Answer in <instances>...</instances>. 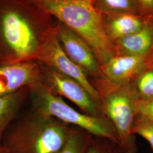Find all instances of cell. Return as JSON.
Segmentation results:
<instances>
[{"label": "cell", "mask_w": 153, "mask_h": 153, "mask_svg": "<svg viewBox=\"0 0 153 153\" xmlns=\"http://www.w3.org/2000/svg\"><path fill=\"white\" fill-rule=\"evenodd\" d=\"M138 115L153 122V98L138 99L137 103Z\"/></svg>", "instance_id": "d6986e66"}, {"label": "cell", "mask_w": 153, "mask_h": 153, "mask_svg": "<svg viewBox=\"0 0 153 153\" xmlns=\"http://www.w3.org/2000/svg\"><path fill=\"white\" fill-rule=\"evenodd\" d=\"M35 112L76 126L95 137L110 140L119 146L117 133L107 118L81 113L67 104L43 82L30 88Z\"/></svg>", "instance_id": "5b68a950"}, {"label": "cell", "mask_w": 153, "mask_h": 153, "mask_svg": "<svg viewBox=\"0 0 153 153\" xmlns=\"http://www.w3.org/2000/svg\"><path fill=\"white\" fill-rule=\"evenodd\" d=\"M36 61L81 83L100 105L98 92L90 81L88 74L71 60L62 49L57 36L56 23L42 44Z\"/></svg>", "instance_id": "8992f818"}, {"label": "cell", "mask_w": 153, "mask_h": 153, "mask_svg": "<svg viewBox=\"0 0 153 153\" xmlns=\"http://www.w3.org/2000/svg\"><path fill=\"white\" fill-rule=\"evenodd\" d=\"M153 68V54L115 55L100 66L102 76L116 83H131L142 72Z\"/></svg>", "instance_id": "30bf717a"}, {"label": "cell", "mask_w": 153, "mask_h": 153, "mask_svg": "<svg viewBox=\"0 0 153 153\" xmlns=\"http://www.w3.org/2000/svg\"><path fill=\"white\" fill-rule=\"evenodd\" d=\"M131 83L138 98H153V68L142 72Z\"/></svg>", "instance_id": "9a60e30c"}, {"label": "cell", "mask_w": 153, "mask_h": 153, "mask_svg": "<svg viewBox=\"0 0 153 153\" xmlns=\"http://www.w3.org/2000/svg\"><path fill=\"white\" fill-rule=\"evenodd\" d=\"M40 64L43 82L53 93L68 99L86 114L104 116L100 105L81 83Z\"/></svg>", "instance_id": "52a82bcc"}, {"label": "cell", "mask_w": 153, "mask_h": 153, "mask_svg": "<svg viewBox=\"0 0 153 153\" xmlns=\"http://www.w3.org/2000/svg\"><path fill=\"white\" fill-rule=\"evenodd\" d=\"M90 137L71 129L65 145L57 153H85Z\"/></svg>", "instance_id": "2e32d148"}, {"label": "cell", "mask_w": 153, "mask_h": 153, "mask_svg": "<svg viewBox=\"0 0 153 153\" xmlns=\"http://www.w3.org/2000/svg\"><path fill=\"white\" fill-rule=\"evenodd\" d=\"M91 1L94 7L102 14L132 13L142 16L134 0Z\"/></svg>", "instance_id": "5bb4252c"}, {"label": "cell", "mask_w": 153, "mask_h": 153, "mask_svg": "<svg viewBox=\"0 0 153 153\" xmlns=\"http://www.w3.org/2000/svg\"><path fill=\"white\" fill-rule=\"evenodd\" d=\"M57 36L66 54L94 79L100 76V65L88 43L63 23L55 19Z\"/></svg>", "instance_id": "ba28073f"}, {"label": "cell", "mask_w": 153, "mask_h": 153, "mask_svg": "<svg viewBox=\"0 0 153 153\" xmlns=\"http://www.w3.org/2000/svg\"><path fill=\"white\" fill-rule=\"evenodd\" d=\"M92 83L98 92L103 115L117 133L123 153H136L132 128L138 115L139 98L131 83H116L100 76L94 79Z\"/></svg>", "instance_id": "3957f363"}, {"label": "cell", "mask_w": 153, "mask_h": 153, "mask_svg": "<svg viewBox=\"0 0 153 153\" xmlns=\"http://www.w3.org/2000/svg\"><path fill=\"white\" fill-rule=\"evenodd\" d=\"M55 19L33 0H0V66L36 60Z\"/></svg>", "instance_id": "6da1fadb"}, {"label": "cell", "mask_w": 153, "mask_h": 153, "mask_svg": "<svg viewBox=\"0 0 153 153\" xmlns=\"http://www.w3.org/2000/svg\"><path fill=\"white\" fill-rule=\"evenodd\" d=\"M70 131L60 121L34 112L4 137L2 146L6 153H57Z\"/></svg>", "instance_id": "277c9868"}, {"label": "cell", "mask_w": 153, "mask_h": 153, "mask_svg": "<svg viewBox=\"0 0 153 153\" xmlns=\"http://www.w3.org/2000/svg\"><path fill=\"white\" fill-rule=\"evenodd\" d=\"M143 16H153V0H134Z\"/></svg>", "instance_id": "ffe728a7"}, {"label": "cell", "mask_w": 153, "mask_h": 153, "mask_svg": "<svg viewBox=\"0 0 153 153\" xmlns=\"http://www.w3.org/2000/svg\"><path fill=\"white\" fill-rule=\"evenodd\" d=\"M132 133L137 134L148 141L153 149V122L137 115L132 128Z\"/></svg>", "instance_id": "ac0fdd59"}, {"label": "cell", "mask_w": 153, "mask_h": 153, "mask_svg": "<svg viewBox=\"0 0 153 153\" xmlns=\"http://www.w3.org/2000/svg\"><path fill=\"white\" fill-rule=\"evenodd\" d=\"M113 44L115 55H150L153 50V16L148 18L139 31L116 40Z\"/></svg>", "instance_id": "8fae6325"}, {"label": "cell", "mask_w": 153, "mask_h": 153, "mask_svg": "<svg viewBox=\"0 0 153 153\" xmlns=\"http://www.w3.org/2000/svg\"></svg>", "instance_id": "7402d4cb"}, {"label": "cell", "mask_w": 153, "mask_h": 153, "mask_svg": "<svg viewBox=\"0 0 153 153\" xmlns=\"http://www.w3.org/2000/svg\"><path fill=\"white\" fill-rule=\"evenodd\" d=\"M101 14L104 31L112 43L118 39L139 31L150 17L132 13Z\"/></svg>", "instance_id": "7c38bea8"}, {"label": "cell", "mask_w": 153, "mask_h": 153, "mask_svg": "<svg viewBox=\"0 0 153 153\" xmlns=\"http://www.w3.org/2000/svg\"><path fill=\"white\" fill-rule=\"evenodd\" d=\"M30 94V88H24L9 94L0 95V148L7 126Z\"/></svg>", "instance_id": "4fadbf2b"}, {"label": "cell", "mask_w": 153, "mask_h": 153, "mask_svg": "<svg viewBox=\"0 0 153 153\" xmlns=\"http://www.w3.org/2000/svg\"><path fill=\"white\" fill-rule=\"evenodd\" d=\"M43 81L42 65L38 61L0 66V95L30 88Z\"/></svg>", "instance_id": "9c48e42d"}, {"label": "cell", "mask_w": 153, "mask_h": 153, "mask_svg": "<svg viewBox=\"0 0 153 153\" xmlns=\"http://www.w3.org/2000/svg\"><path fill=\"white\" fill-rule=\"evenodd\" d=\"M85 153H123L119 146L108 140L102 138L94 140L91 138Z\"/></svg>", "instance_id": "e0dca14e"}, {"label": "cell", "mask_w": 153, "mask_h": 153, "mask_svg": "<svg viewBox=\"0 0 153 153\" xmlns=\"http://www.w3.org/2000/svg\"><path fill=\"white\" fill-rule=\"evenodd\" d=\"M56 20L84 39L100 65L115 56L114 44L105 33L102 14L91 0H33Z\"/></svg>", "instance_id": "7a4b0ae2"}, {"label": "cell", "mask_w": 153, "mask_h": 153, "mask_svg": "<svg viewBox=\"0 0 153 153\" xmlns=\"http://www.w3.org/2000/svg\"><path fill=\"white\" fill-rule=\"evenodd\" d=\"M0 153H6L5 149L3 148L2 146H1L0 148Z\"/></svg>", "instance_id": "44dd1931"}]
</instances>
